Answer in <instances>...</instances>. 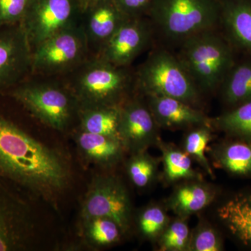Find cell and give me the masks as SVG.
<instances>
[{
	"label": "cell",
	"instance_id": "4",
	"mask_svg": "<svg viewBox=\"0 0 251 251\" xmlns=\"http://www.w3.org/2000/svg\"><path fill=\"white\" fill-rule=\"evenodd\" d=\"M126 68L117 67L98 57L87 59L77 67L69 90L78 110L125 103L133 82Z\"/></svg>",
	"mask_w": 251,
	"mask_h": 251
},
{
	"label": "cell",
	"instance_id": "24",
	"mask_svg": "<svg viewBox=\"0 0 251 251\" xmlns=\"http://www.w3.org/2000/svg\"><path fill=\"white\" fill-rule=\"evenodd\" d=\"M82 223L84 237L94 247H108L120 239L121 229L111 219L97 217Z\"/></svg>",
	"mask_w": 251,
	"mask_h": 251
},
{
	"label": "cell",
	"instance_id": "33",
	"mask_svg": "<svg viewBox=\"0 0 251 251\" xmlns=\"http://www.w3.org/2000/svg\"><path fill=\"white\" fill-rule=\"evenodd\" d=\"M94 1H96V0H77L79 6H80L81 11H82V13L83 12L90 4H92Z\"/></svg>",
	"mask_w": 251,
	"mask_h": 251
},
{
	"label": "cell",
	"instance_id": "21",
	"mask_svg": "<svg viewBox=\"0 0 251 251\" xmlns=\"http://www.w3.org/2000/svg\"><path fill=\"white\" fill-rule=\"evenodd\" d=\"M225 102L239 105L251 100V61L234 64L221 85Z\"/></svg>",
	"mask_w": 251,
	"mask_h": 251
},
{
	"label": "cell",
	"instance_id": "1",
	"mask_svg": "<svg viewBox=\"0 0 251 251\" xmlns=\"http://www.w3.org/2000/svg\"><path fill=\"white\" fill-rule=\"evenodd\" d=\"M0 178L30 198L54 201L70 184L72 174L60 153L38 141L1 104Z\"/></svg>",
	"mask_w": 251,
	"mask_h": 251
},
{
	"label": "cell",
	"instance_id": "26",
	"mask_svg": "<svg viewBox=\"0 0 251 251\" xmlns=\"http://www.w3.org/2000/svg\"><path fill=\"white\" fill-rule=\"evenodd\" d=\"M211 139L209 126L201 125L190 130L184 140V151L192 157L211 176H214L210 164L205 156L206 146Z\"/></svg>",
	"mask_w": 251,
	"mask_h": 251
},
{
	"label": "cell",
	"instance_id": "2",
	"mask_svg": "<svg viewBox=\"0 0 251 251\" xmlns=\"http://www.w3.org/2000/svg\"><path fill=\"white\" fill-rule=\"evenodd\" d=\"M153 29L179 43L220 23V0H153L149 11Z\"/></svg>",
	"mask_w": 251,
	"mask_h": 251
},
{
	"label": "cell",
	"instance_id": "13",
	"mask_svg": "<svg viewBox=\"0 0 251 251\" xmlns=\"http://www.w3.org/2000/svg\"><path fill=\"white\" fill-rule=\"evenodd\" d=\"M158 127L148 105L138 100L122 104L119 136L126 150L141 152L158 143Z\"/></svg>",
	"mask_w": 251,
	"mask_h": 251
},
{
	"label": "cell",
	"instance_id": "9",
	"mask_svg": "<svg viewBox=\"0 0 251 251\" xmlns=\"http://www.w3.org/2000/svg\"><path fill=\"white\" fill-rule=\"evenodd\" d=\"M82 222L93 218H107L118 225L122 232L129 229L132 208L125 185L112 175H100L89 186L81 208Z\"/></svg>",
	"mask_w": 251,
	"mask_h": 251
},
{
	"label": "cell",
	"instance_id": "5",
	"mask_svg": "<svg viewBox=\"0 0 251 251\" xmlns=\"http://www.w3.org/2000/svg\"><path fill=\"white\" fill-rule=\"evenodd\" d=\"M137 85L147 97H166L197 108L201 90L175 56L165 49L153 51L138 69Z\"/></svg>",
	"mask_w": 251,
	"mask_h": 251
},
{
	"label": "cell",
	"instance_id": "14",
	"mask_svg": "<svg viewBox=\"0 0 251 251\" xmlns=\"http://www.w3.org/2000/svg\"><path fill=\"white\" fill-rule=\"evenodd\" d=\"M82 13V23L89 46L100 49L129 18L120 11L112 0H96Z\"/></svg>",
	"mask_w": 251,
	"mask_h": 251
},
{
	"label": "cell",
	"instance_id": "6",
	"mask_svg": "<svg viewBox=\"0 0 251 251\" xmlns=\"http://www.w3.org/2000/svg\"><path fill=\"white\" fill-rule=\"evenodd\" d=\"M25 111L53 129H66L78 105L69 90L48 82L27 80L4 94Z\"/></svg>",
	"mask_w": 251,
	"mask_h": 251
},
{
	"label": "cell",
	"instance_id": "27",
	"mask_svg": "<svg viewBox=\"0 0 251 251\" xmlns=\"http://www.w3.org/2000/svg\"><path fill=\"white\" fill-rule=\"evenodd\" d=\"M154 159L145 151L133 153L126 166L130 181L136 187H147L153 181L156 173Z\"/></svg>",
	"mask_w": 251,
	"mask_h": 251
},
{
	"label": "cell",
	"instance_id": "3",
	"mask_svg": "<svg viewBox=\"0 0 251 251\" xmlns=\"http://www.w3.org/2000/svg\"><path fill=\"white\" fill-rule=\"evenodd\" d=\"M177 57L201 92L219 88L234 64L230 46L215 29L183 41Z\"/></svg>",
	"mask_w": 251,
	"mask_h": 251
},
{
	"label": "cell",
	"instance_id": "18",
	"mask_svg": "<svg viewBox=\"0 0 251 251\" xmlns=\"http://www.w3.org/2000/svg\"><path fill=\"white\" fill-rule=\"evenodd\" d=\"M217 213L231 233L251 246V195L235 196L220 206Z\"/></svg>",
	"mask_w": 251,
	"mask_h": 251
},
{
	"label": "cell",
	"instance_id": "29",
	"mask_svg": "<svg viewBox=\"0 0 251 251\" xmlns=\"http://www.w3.org/2000/svg\"><path fill=\"white\" fill-rule=\"evenodd\" d=\"M223 243L217 231L205 221H201L190 235L187 251H219Z\"/></svg>",
	"mask_w": 251,
	"mask_h": 251
},
{
	"label": "cell",
	"instance_id": "28",
	"mask_svg": "<svg viewBox=\"0 0 251 251\" xmlns=\"http://www.w3.org/2000/svg\"><path fill=\"white\" fill-rule=\"evenodd\" d=\"M186 218L175 220L168 226L159 236L162 251H187L190 233Z\"/></svg>",
	"mask_w": 251,
	"mask_h": 251
},
{
	"label": "cell",
	"instance_id": "19",
	"mask_svg": "<svg viewBox=\"0 0 251 251\" xmlns=\"http://www.w3.org/2000/svg\"><path fill=\"white\" fill-rule=\"evenodd\" d=\"M215 195V191L208 185L188 183L176 188L170 198L169 206L179 217L186 218L209 205Z\"/></svg>",
	"mask_w": 251,
	"mask_h": 251
},
{
	"label": "cell",
	"instance_id": "8",
	"mask_svg": "<svg viewBox=\"0 0 251 251\" xmlns=\"http://www.w3.org/2000/svg\"><path fill=\"white\" fill-rule=\"evenodd\" d=\"M89 49L82 25L67 28L33 49L31 74L72 72L87 60Z\"/></svg>",
	"mask_w": 251,
	"mask_h": 251
},
{
	"label": "cell",
	"instance_id": "7",
	"mask_svg": "<svg viewBox=\"0 0 251 251\" xmlns=\"http://www.w3.org/2000/svg\"><path fill=\"white\" fill-rule=\"evenodd\" d=\"M29 198L0 178V251L32 249L37 227Z\"/></svg>",
	"mask_w": 251,
	"mask_h": 251
},
{
	"label": "cell",
	"instance_id": "15",
	"mask_svg": "<svg viewBox=\"0 0 251 251\" xmlns=\"http://www.w3.org/2000/svg\"><path fill=\"white\" fill-rule=\"evenodd\" d=\"M148 105L158 126L166 128L209 126L210 120L199 109L179 99L148 97Z\"/></svg>",
	"mask_w": 251,
	"mask_h": 251
},
{
	"label": "cell",
	"instance_id": "12",
	"mask_svg": "<svg viewBox=\"0 0 251 251\" xmlns=\"http://www.w3.org/2000/svg\"><path fill=\"white\" fill-rule=\"evenodd\" d=\"M153 28L143 17L129 18L100 49L97 57L113 65L127 67L150 45Z\"/></svg>",
	"mask_w": 251,
	"mask_h": 251
},
{
	"label": "cell",
	"instance_id": "11",
	"mask_svg": "<svg viewBox=\"0 0 251 251\" xmlns=\"http://www.w3.org/2000/svg\"><path fill=\"white\" fill-rule=\"evenodd\" d=\"M32 49L22 23L0 29V94L31 74Z\"/></svg>",
	"mask_w": 251,
	"mask_h": 251
},
{
	"label": "cell",
	"instance_id": "23",
	"mask_svg": "<svg viewBox=\"0 0 251 251\" xmlns=\"http://www.w3.org/2000/svg\"><path fill=\"white\" fill-rule=\"evenodd\" d=\"M214 124L229 134L251 142V100L216 118Z\"/></svg>",
	"mask_w": 251,
	"mask_h": 251
},
{
	"label": "cell",
	"instance_id": "16",
	"mask_svg": "<svg viewBox=\"0 0 251 251\" xmlns=\"http://www.w3.org/2000/svg\"><path fill=\"white\" fill-rule=\"evenodd\" d=\"M220 23L230 40L251 54V0H220Z\"/></svg>",
	"mask_w": 251,
	"mask_h": 251
},
{
	"label": "cell",
	"instance_id": "20",
	"mask_svg": "<svg viewBox=\"0 0 251 251\" xmlns=\"http://www.w3.org/2000/svg\"><path fill=\"white\" fill-rule=\"evenodd\" d=\"M121 108L122 105L79 109L81 130L120 139Z\"/></svg>",
	"mask_w": 251,
	"mask_h": 251
},
{
	"label": "cell",
	"instance_id": "17",
	"mask_svg": "<svg viewBox=\"0 0 251 251\" xmlns=\"http://www.w3.org/2000/svg\"><path fill=\"white\" fill-rule=\"evenodd\" d=\"M79 151L87 161L100 166L116 163L125 150L118 138L80 130L75 135Z\"/></svg>",
	"mask_w": 251,
	"mask_h": 251
},
{
	"label": "cell",
	"instance_id": "10",
	"mask_svg": "<svg viewBox=\"0 0 251 251\" xmlns=\"http://www.w3.org/2000/svg\"><path fill=\"white\" fill-rule=\"evenodd\" d=\"M82 13L77 0H31L22 23L31 46L78 24Z\"/></svg>",
	"mask_w": 251,
	"mask_h": 251
},
{
	"label": "cell",
	"instance_id": "32",
	"mask_svg": "<svg viewBox=\"0 0 251 251\" xmlns=\"http://www.w3.org/2000/svg\"><path fill=\"white\" fill-rule=\"evenodd\" d=\"M123 14L129 18L148 14L153 0H112Z\"/></svg>",
	"mask_w": 251,
	"mask_h": 251
},
{
	"label": "cell",
	"instance_id": "22",
	"mask_svg": "<svg viewBox=\"0 0 251 251\" xmlns=\"http://www.w3.org/2000/svg\"><path fill=\"white\" fill-rule=\"evenodd\" d=\"M216 163L229 173L251 175V145L244 143L226 144L215 153Z\"/></svg>",
	"mask_w": 251,
	"mask_h": 251
},
{
	"label": "cell",
	"instance_id": "25",
	"mask_svg": "<svg viewBox=\"0 0 251 251\" xmlns=\"http://www.w3.org/2000/svg\"><path fill=\"white\" fill-rule=\"evenodd\" d=\"M163 148L165 176L168 181L198 179V175L193 169L191 157L187 153L174 147Z\"/></svg>",
	"mask_w": 251,
	"mask_h": 251
},
{
	"label": "cell",
	"instance_id": "30",
	"mask_svg": "<svg viewBox=\"0 0 251 251\" xmlns=\"http://www.w3.org/2000/svg\"><path fill=\"white\" fill-rule=\"evenodd\" d=\"M169 221L162 208L150 206L144 209L138 218V227L144 237L152 239L159 237Z\"/></svg>",
	"mask_w": 251,
	"mask_h": 251
},
{
	"label": "cell",
	"instance_id": "31",
	"mask_svg": "<svg viewBox=\"0 0 251 251\" xmlns=\"http://www.w3.org/2000/svg\"><path fill=\"white\" fill-rule=\"evenodd\" d=\"M31 0H0V29L21 24Z\"/></svg>",
	"mask_w": 251,
	"mask_h": 251
}]
</instances>
